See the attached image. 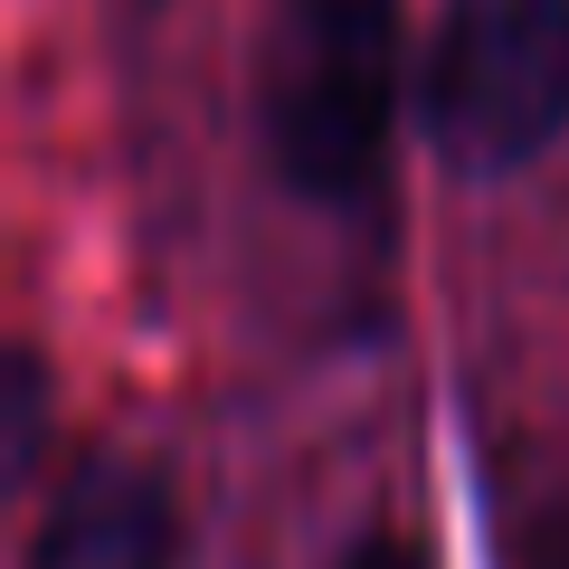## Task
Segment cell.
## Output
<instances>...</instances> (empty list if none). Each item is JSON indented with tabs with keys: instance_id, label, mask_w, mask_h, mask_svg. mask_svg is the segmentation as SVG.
Wrapping results in <instances>:
<instances>
[{
	"instance_id": "4",
	"label": "cell",
	"mask_w": 569,
	"mask_h": 569,
	"mask_svg": "<svg viewBox=\"0 0 569 569\" xmlns=\"http://www.w3.org/2000/svg\"><path fill=\"white\" fill-rule=\"evenodd\" d=\"M48 370H39V351H10V475H29V456H39V427H48Z\"/></svg>"
},
{
	"instance_id": "6",
	"label": "cell",
	"mask_w": 569,
	"mask_h": 569,
	"mask_svg": "<svg viewBox=\"0 0 569 569\" xmlns=\"http://www.w3.org/2000/svg\"><path fill=\"white\" fill-rule=\"evenodd\" d=\"M531 560H541V569H569V522H550L541 541H531Z\"/></svg>"
},
{
	"instance_id": "1",
	"label": "cell",
	"mask_w": 569,
	"mask_h": 569,
	"mask_svg": "<svg viewBox=\"0 0 569 569\" xmlns=\"http://www.w3.org/2000/svg\"><path fill=\"white\" fill-rule=\"evenodd\" d=\"M257 133L295 200H380L399 142V0H284L257 58Z\"/></svg>"
},
{
	"instance_id": "2",
	"label": "cell",
	"mask_w": 569,
	"mask_h": 569,
	"mask_svg": "<svg viewBox=\"0 0 569 569\" xmlns=\"http://www.w3.org/2000/svg\"><path fill=\"white\" fill-rule=\"evenodd\" d=\"M418 123L456 181H503L569 133V0H447Z\"/></svg>"
},
{
	"instance_id": "3",
	"label": "cell",
	"mask_w": 569,
	"mask_h": 569,
	"mask_svg": "<svg viewBox=\"0 0 569 569\" xmlns=\"http://www.w3.org/2000/svg\"><path fill=\"white\" fill-rule=\"evenodd\" d=\"M20 569H181V512L142 456H77L67 485L39 503Z\"/></svg>"
},
{
	"instance_id": "5",
	"label": "cell",
	"mask_w": 569,
	"mask_h": 569,
	"mask_svg": "<svg viewBox=\"0 0 569 569\" xmlns=\"http://www.w3.org/2000/svg\"><path fill=\"white\" fill-rule=\"evenodd\" d=\"M332 569H427V550L408 541V531H361V541H351Z\"/></svg>"
}]
</instances>
